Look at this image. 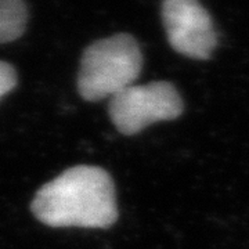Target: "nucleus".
<instances>
[{"instance_id":"nucleus-1","label":"nucleus","mask_w":249,"mask_h":249,"mask_svg":"<svg viewBox=\"0 0 249 249\" xmlns=\"http://www.w3.org/2000/svg\"><path fill=\"white\" fill-rule=\"evenodd\" d=\"M31 208L50 227L106 229L118 219L112 178L107 170L88 165L67 169L46 183Z\"/></svg>"},{"instance_id":"nucleus-4","label":"nucleus","mask_w":249,"mask_h":249,"mask_svg":"<svg viewBox=\"0 0 249 249\" xmlns=\"http://www.w3.org/2000/svg\"><path fill=\"white\" fill-rule=\"evenodd\" d=\"M162 21L170 46L188 58L206 60L217 45L209 13L199 0H163Z\"/></svg>"},{"instance_id":"nucleus-2","label":"nucleus","mask_w":249,"mask_h":249,"mask_svg":"<svg viewBox=\"0 0 249 249\" xmlns=\"http://www.w3.org/2000/svg\"><path fill=\"white\" fill-rule=\"evenodd\" d=\"M142 54L129 34L100 39L85 50L78 75L79 94L88 101L111 98L134 85L140 76Z\"/></svg>"},{"instance_id":"nucleus-3","label":"nucleus","mask_w":249,"mask_h":249,"mask_svg":"<svg viewBox=\"0 0 249 249\" xmlns=\"http://www.w3.org/2000/svg\"><path fill=\"white\" fill-rule=\"evenodd\" d=\"M108 111L116 129L132 136L155 122L176 119L183 112V101L169 82L134 83L109 98Z\"/></svg>"},{"instance_id":"nucleus-5","label":"nucleus","mask_w":249,"mask_h":249,"mask_svg":"<svg viewBox=\"0 0 249 249\" xmlns=\"http://www.w3.org/2000/svg\"><path fill=\"white\" fill-rule=\"evenodd\" d=\"M27 21L24 0H0V43L18 39L27 28Z\"/></svg>"},{"instance_id":"nucleus-6","label":"nucleus","mask_w":249,"mask_h":249,"mask_svg":"<svg viewBox=\"0 0 249 249\" xmlns=\"http://www.w3.org/2000/svg\"><path fill=\"white\" fill-rule=\"evenodd\" d=\"M17 85V73L16 70L4 61H0V98L16 88Z\"/></svg>"}]
</instances>
